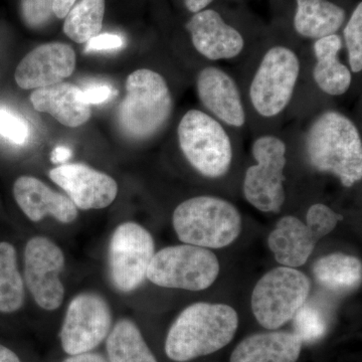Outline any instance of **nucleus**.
<instances>
[{
    "label": "nucleus",
    "instance_id": "a211bd4d",
    "mask_svg": "<svg viewBox=\"0 0 362 362\" xmlns=\"http://www.w3.org/2000/svg\"><path fill=\"white\" fill-rule=\"evenodd\" d=\"M13 197L23 213L35 223L52 216L59 223H71L78 216L77 206L68 197L33 176H21L16 180Z\"/></svg>",
    "mask_w": 362,
    "mask_h": 362
},
{
    "label": "nucleus",
    "instance_id": "f257e3e1",
    "mask_svg": "<svg viewBox=\"0 0 362 362\" xmlns=\"http://www.w3.org/2000/svg\"><path fill=\"white\" fill-rule=\"evenodd\" d=\"M238 327L239 317L228 305L192 304L171 325L164 350L168 358L175 362L209 356L232 341Z\"/></svg>",
    "mask_w": 362,
    "mask_h": 362
},
{
    "label": "nucleus",
    "instance_id": "0eeeda50",
    "mask_svg": "<svg viewBox=\"0 0 362 362\" xmlns=\"http://www.w3.org/2000/svg\"><path fill=\"white\" fill-rule=\"evenodd\" d=\"M220 274V262L206 247L180 245L154 254L147 270L150 282L164 288L202 291Z\"/></svg>",
    "mask_w": 362,
    "mask_h": 362
},
{
    "label": "nucleus",
    "instance_id": "412c9836",
    "mask_svg": "<svg viewBox=\"0 0 362 362\" xmlns=\"http://www.w3.org/2000/svg\"><path fill=\"white\" fill-rule=\"evenodd\" d=\"M341 49L342 40L337 33L316 40L314 44V82L329 96H342L351 86V71L339 59Z\"/></svg>",
    "mask_w": 362,
    "mask_h": 362
},
{
    "label": "nucleus",
    "instance_id": "20e7f679",
    "mask_svg": "<svg viewBox=\"0 0 362 362\" xmlns=\"http://www.w3.org/2000/svg\"><path fill=\"white\" fill-rule=\"evenodd\" d=\"M173 228L185 244L221 249L232 244L242 230L237 207L220 197H192L181 202L173 216Z\"/></svg>",
    "mask_w": 362,
    "mask_h": 362
},
{
    "label": "nucleus",
    "instance_id": "c9c22d12",
    "mask_svg": "<svg viewBox=\"0 0 362 362\" xmlns=\"http://www.w3.org/2000/svg\"><path fill=\"white\" fill-rule=\"evenodd\" d=\"M0 362H23L21 357L13 349L0 343Z\"/></svg>",
    "mask_w": 362,
    "mask_h": 362
},
{
    "label": "nucleus",
    "instance_id": "9b49d317",
    "mask_svg": "<svg viewBox=\"0 0 362 362\" xmlns=\"http://www.w3.org/2000/svg\"><path fill=\"white\" fill-rule=\"evenodd\" d=\"M113 326L110 306L96 293H81L71 300L59 331L66 356L95 351Z\"/></svg>",
    "mask_w": 362,
    "mask_h": 362
},
{
    "label": "nucleus",
    "instance_id": "6ab92c4d",
    "mask_svg": "<svg viewBox=\"0 0 362 362\" xmlns=\"http://www.w3.org/2000/svg\"><path fill=\"white\" fill-rule=\"evenodd\" d=\"M30 102L35 110L49 114L66 127H80L92 115L90 107L82 100V90L69 83L33 90Z\"/></svg>",
    "mask_w": 362,
    "mask_h": 362
},
{
    "label": "nucleus",
    "instance_id": "2f4dec72",
    "mask_svg": "<svg viewBox=\"0 0 362 362\" xmlns=\"http://www.w3.org/2000/svg\"><path fill=\"white\" fill-rule=\"evenodd\" d=\"M113 95V90L107 85H93L82 90V100L85 104L100 105L108 101Z\"/></svg>",
    "mask_w": 362,
    "mask_h": 362
},
{
    "label": "nucleus",
    "instance_id": "6e6552de",
    "mask_svg": "<svg viewBox=\"0 0 362 362\" xmlns=\"http://www.w3.org/2000/svg\"><path fill=\"white\" fill-rule=\"evenodd\" d=\"M301 71L296 52L275 45L264 54L250 86V100L259 115L273 118L291 101Z\"/></svg>",
    "mask_w": 362,
    "mask_h": 362
},
{
    "label": "nucleus",
    "instance_id": "4be33fe9",
    "mask_svg": "<svg viewBox=\"0 0 362 362\" xmlns=\"http://www.w3.org/2000/svg\"><path fill=\"white\" fill-rule=\"evenodd\" d=\"M345 18L344 9L329 0H297L295 30L307 39H322L337 33Z\"/></svg>",
    "mask_w": 362,
    "mask_h": 362
},
{
    "label": "nucleus",
    "instance_id": "423d86ee",
    "mask_svg": "<svg viewBox=\"0 0 362 362\" xmlns=\"http://www.w3.org/2000/svg\"><path fill=\"white\" fill-rule=\"evenodd\" d=\"M310 288V280L302 272L285 266L273 269L255 286L252 313L266 329H278L306 303Z\"/></svg>",
    "mask_w": 362,
    "mask_h": 362
},
{
    "label": "nucleus",
    "instance_id": "a878e982",
    "mask_svg": "<svg viewBox=\"0 0 362 362\" xmlns=\"http://www.w3.org/2000/svg\"><path fill=\"white\" fill-rule=\"evenodd\" d=\"M104 16L105 0H80L66 14L64 33L74 42L84 44L100 35Z\"/></svg>",
    "mask_w": 362,
    "mask_h": 362
},
{
    "label": "nucleus",
    "instance_id": "f03ea898",
    "mask_svg": "<svg viewBox=\"0 0 362 362\" xmlns=\"http://www.w3.org/2000/svg\"><path fill=\"white\" fill-rule=\"evenodd\" d=\"M309 161L316 170L337 176L351 187L362 178V141L356 124L337 111H325L306 136Z\"/></svg>",
    "mask_w": 362,
    "mask_h": 362
},
{
    "label": "nucleus",
    "instance_id": "393cba45",
    "mask_svg": "<svg viewBox=\"0 0 362 362\" xmlns=\"http://www.w3.org/2000/svg\"><path fill=\"white\" fill-rule=\"evenodd\" d=\"M25 302V283L13 245L0 242V313L20 310Z\"/></svg>",
    "mask_w": 362,
    "mask_h": 362
},
{
    "label": "nucleus",
    "instance_id": "b1692460",
    "mask_svg": "<svg viewBox=\"0 0 362 362\" xmlns=\"http://www.w3.org/2000/svg\"><path fill=\"white\" fill-rule=\"evenodd\" d=\"M313 274L317 283L326 289L349 291L361 285L362 264L356 257L334 252L317 259Z\"/></svg>",
    "mask_w": 362,
    "mask_h": 362
},
{
    "label": "nucleus",
    "instance_id": "9d476101",
    "mask_svg": "<svg viewBox=\"0 0 362 362\" xmlns=\"http://www.w3.org/2000/svg\"><path fill=\"white\" fill-rule=\"evenodd\" d=\"M285 142L274 135L261 136L252 143L256 165L247 168L244 195L252 206L263 213H278L285 202Z\"/></svg>",
    "mask_w": 362,
    "mask_h": 362
},
{
    "label": "nucleus",
    "instance_id": "e433bc0d",
    "mask_svg": "<svg viewBox=\"0 0 362 362\" xmlns=\"http://www.w3.org/2000/svg\"><path fill=\"white\" fill-rule=\"evenodd\" d=\"M214 0H185V6L190 13H197L204 11Z\"/></svg>",
    "mask_w": 362,
    "mask_h": 362
},
{
    "label": "nucleus",
    "instance_id": "cd10ccee",
    "mask_svg": "<svg viewBox=\"0 0 362 362\" xmlns=\"http://www.w3.org/2000/svg\"><path fill=\"white\" fill-rule=\"evenodd\" d=\"M345 45L350 69L354 73L362 70V4L359 2L344 28Z\"/></svg>",
    "mask_w": 362,
    "mask_h": 362
},
{
    "label": "nucleus",
    "instance_id": "dca6fc26",
    "mask_svg": "<svg viewBox=\"0 0 362 362\" xmlns=\"http://www.w3.org/2000/svg\"><path fill=\"white\" fill-rule=\"evenodd\" d=\"M187 28L194 49L209 61L237 58L244 49L245 40L239 30L228 25L214 9L194 13Z\"/></svg>",
    "mask_w": 362,
    "mask_h": 362
},
{
    "label": "nucleus",
    "instance_id": "2eb2a0df",
    "mask_svg": "<svg viewBox=\"0 0 362 362\" xmlns=\"http://www.w3.org/2000/svg\"><path fill=\"white\" fill-rule=\"evenodd\" d=\"M76 69V54L71 45L49 42L35 47L21 59L14 78L23 90L56 85L70 77Z\"/></svg>",
    "mask_w": 362,
    "mask_h": 362
},
{
    "label": "nucleus",
    "instance_id": "f8f14e48",
    "mask_svg": "<svg viewBox=\"0 0 362 362\" xmlns=\"http://www.w3.org/2000/svg\"><path fill=\"white\" fill-rule=\"evenodd\" d=\"M156 254L152 235L138 223H124L112 235L109 270L118 291L129 293L142 285Z\"/></svg>",
    "mask_w": 362,
    "mask_h": 362
},
{
    "label": "nucleus",
    "instance_id": "ddd939ff",
    "mask_svg": "<svg viewBox=\"0 0 362 362\" xmlns=\"http://www.w3.org/2000/svg\"><path fill=\"white\" fill-rule=\"evenodd\" d=\"M65 267L64 252L52 240L35 237L25 249V279L28 291L40 308L54 311L65 297L62 272Z\"/></svg>",
    "mask_w": 362,
    "mask_h": 362
},
{
    "label": "nucleus",
    "instance_id": "c756f323",
    "mask_svg": "<svg viewBox=\"0 0 362 362\" xmlns=\"http://www.w3.org/2000/svg\"><path fill=\"white\" fill-rule=\"evenodd\" d=\"M54 0H21V16L30 28H40L51 20Z\"/></svg>",
    "mask_w": 362,
    "mask_h": 362
},
{
    "label": "nucleus",
    "instance_id": "bb28decb",
    "mask_svg": "<svg viewBox=\"0 0 362 362\" xmlns=\"http://www.w3.org/2000/svg\"><path fill=\"white\" fill-rule=\"evenodd\" d=\"M295 334L303 342L316 341L326 332V320L318 307L305 303L294 316Z\"/></svg>",
    "mask_w": 362,
    "mask_h": 362
},
{
    "label": "nucleus",
    "instance_id": "4468645a",
    "mask_svg": "<svg viewBox=\"0 0 362 362\" xmlns=\"http://www.w3.org/2000/svg\"><path fill=\"white\" fill-rule=\"evenodd\" d=\"M49 178L63 188L77 209H102L110 206L118 185L110 175L82 163L62 164L49 171Z\"/></svg>",
    "mask_w": 362,
    "mask_h": 362
},
{
    "label": "nucleus",
    "instance_id": "aec40b11",
    "mask_svg": "<svg viewBox=\"0 0 362 362\" xmlns=\"http://www.w3.org/2000/svg\"><path fill=\"white\" fill-rule=\"evenodd\" d=\"M301 349V339L295 333H256L239 343L230 362H297Z\"/></svg>",
    "mask_w": 362,
    "mask_h": 362
},
{
    "label": "nucleus",
    "instance_id": "c85d7f7f",
    "mask_svg": "<svg viewBox=\"0 0 362 362\" xmlns=\"http://www.w3.org/2000/svg\"><path fill=\"white\" fill-rule=\"evenodd\" d=\"M0 135L9 142L23 145L30 137V127L21 117L6 108H0Z\"/></svg>",
    "mask_w": 362,
    "mask_h": 362
},
{
    "label": "nucleus",
    "instance_id": "39448f33",
    "mask_svg": "<svg viewBox=\"0 0 362 362\" xmlns=\"http://www.w3.org/2000/svg\"><path fill=\"white\" fill-rule=\"evenodd\" d=\"M177 137L183 156L202 175L218 178L226 175L232 164L233 147L220 121L192 109L181 118Z\"/></svg>",
    "mask_w": 362,
    "mask_h": 362
},
{
    "label": "nucleus",
    "instance_id": "473e14b6",
    "mask_svg": "<svg viewBox=\"0 0 362 362\" xmlns=\"http://www.w3.org/2000/svg\"><path fill=\"white\" fill-rule=\"evenodd\" d=\"M59 362H109L104 354L96 351L86 352V354L66 356L65 359Z\"/></svg>",
    "mask_w": 362,
    "mask_h": 362
},
{
    "label": "nucleus",
    "instance_id": "7ed1b4c3",
    "mask_svg": "<svg viewBox=\"0 0 362 362\" xmlns=\"http://www.w3.org/2000/svg\"><path fill=\"white\" fill-rule=\"evenodd\" d=\"M125 87L118 113L121 129L132 139H148L165 126L173 113L168 83L157 71L140 69L128 76Z\"/></svg>",
    "mask_w": 362,
    "mask_h": 362
},
{
    "label": "nucleus",
    "instance_id": "72a5a7b5",
    "mask_svg": "<svg viewBox=\"0 0 362 362\" xmlns=\"http://www.w3.org/2000/svg\"><path fill=\"white\" fill-rule=\"evenodd\" d=\"M76 1L77 0H54L52 11L54 16L59 18H65Z\"/></svg>",
    "mask_w": 362,
    "mask_h": 362
},
{
    "label": "nucleus",
    "instance_id": "1a4fd4ad",
    "mask_svg": "<svg viewBox=\"0 0 362 362\" xmlns=\"http://www.w3.org/2000/svg\"><path fill=\"white\" fill-rule=\"evenodd\" d=\"M342 218L341 214L325 204H313L307 211L306 223L291 216L281 218L269 235V247L281 265L290 268L303 266L317 243L329 235Z\"/></svg>",
    "mask_w": 362,
    "mask_h": 362
},
{
    "label": "nucleus",
    "instance_id": "7c9ffc66",
    "mask_svg": "<svg viewBox=\"0 0 362 362\" xmlns=\"http://www.w3.org/2000/svg\"><path fill=\"white\" fill-rule=\"evenodd\" d=\"M123 45L124 40L120 35H114V33H103V35H96L87 42L85 52L116 51V49H121Z\"/></svg>",
    "mask_w": 362,
    "mask_h": 362
},
{
    "label": "nucleus",
    "instance_id": "5701e85b",
    "mask_svg": "<svg viewBox=\"0 0 362 362\" xmlns=\"http://www.w3.org/2000/svg\"><path fill=\"white\" fill-rule=\"evenodd\" d=\"M105 345L109 362H158L141 331L129 319H121L112 326Z\"/></svg>",
    "mask_w": 362,
    "mask_h": 362
},
{
    "label": "nucleus",
    "instance_id": "f704fd0d",
    "mask_svg": "<svg viewBox=\"0 0 362 362\" xmlns=\"http://www.w3.org/2000/svg\"><path fill=\"white\" fill-rule=\"evenodd\" d=\"M71 156V151L69 147L66 146H57L56 148L52 150L51 160L54 163H64L70 159Z\"/></svg>",
    "mask_w": 362,
    "mask_h": 362
},
{
    "label": "nucleus",
    "instance_id": "f3484780",
    "mask_svg": "<svg viewBox=\"0 0 362 362\" xmlns=\"http://www.w3.org/2000/svg\"><path fill=\"white\" fill-rule=\"evenodd\" d=\"M197 90L206 110L216 119L232 127H243L246 111L237 83L226 71L206 66L197 78Z\"/></svg>",
    "mask_w": 362,
    "mask_h": 362
}]
</instances>
